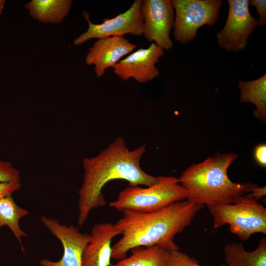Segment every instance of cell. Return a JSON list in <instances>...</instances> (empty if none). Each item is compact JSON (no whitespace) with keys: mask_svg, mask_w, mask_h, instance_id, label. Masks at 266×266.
I'll return each instance as SVG.
<instances>
[{"mask_svg":"<svg viewBox=\"0 0 266 266\" xmlns=\"http://www.w3.org/2000/svg\"><path fill=\"white\" fill-rule=\"evenodd\" d=\"M129 257L109 266H167L168 251L158 246L136 247Z\"/></svg>","mask_w":266,"mask_h":266,"instance_id":"obj_17","label":"cell"},{"mask_svg":"<svg viewBox=\"0 0 266 266\" xmlns=\"http://www.w3.org/2000/svg\"><path fill=\"white\" fill-rule=\"evenodd\" d=\"M21 186L20 182L0 183V198L11 196L12 193L20 189Z\"/></svg>","mask_w":266,"mask_h":266,"instance_id":"obj_22","label":"cell"},{"mask_svg":"<svg viewBox=\"0 0 266 266\" xmlns=\"http://www.w3.org/2000/svg\"><path fill=\"white\" fill-rule=\"evenodd\" d=\"M203 207L185 200L152 212L123 211V217L114 224L122 237L112 246L111 258L125 259L129 250L140 246L157 245L168 251L179 250L174 236L190 225Z\"/></svg>","mask_w":266,"mask_h":266,"instance_id":"obj_2","label":"cell"},{"mask_svg":"<svg viewBox=\"0 0 266 266\" xmlns=\"http://www.w3.org/2000/svg\"><path fill=\"white\" fill-rule=\"evenodd\" d=\"M175 11L173 36L182 44L194 40L198 29L213 27L218 21L221 0H172Z\"/></svg>","mask_w":266,"mask_h":266,"instance_id":"obj_6","label":"cell"},{"mask_svg":"<svg viewBox=\"0 0 266 266\" xmlns=\"http://www.w3.org/2000/svg\"><path fill=\"white\" fill-rule=\"evenodd\" d=\"M72 3L71 0H32L25 7L34 19L58 24L68 15Z\"/></svg>","mask_w":266,"mask_h":266,"instance_id":"obj_14","label":"cell"},{"mask_svg":"<svg viewBox=\"0 0 266 266\" xmlns=\"http://www.w3.org/2000/svg\"><path fill=\"white\" fill-rule=\"evenodd\" d=\"M254 157L260 165L262 166H266V145L265 144H259L255 147Z\"/></svg>","mask_w":266,"mask_h":266,"instance_id":"obj_23","label":"cell"},{"mask_svg":"<svg viewBox=\"0 0 266 266\" xmlns=\"http://www.w3.org/2000/svg\"><path fill=\"white\" fill-rule=\"evenodd\" d=\"M249 5L256 7L259 15L258 21L260 26H264L266 24V0H249Z\"/></svg>","mask_w":266,"mask_h":266,"instance_id":"obj_21","label":"cell"},{"mask_svg":"<svg viewBox=\"0 0 266 266\" xmlns=\"http://www.w3.org/2000/svg\"><path fill=\"white\" fill-rule=\"evenodd\" d=\"M136 46L124 36L98 39L89 49L85 58L88 66H94L97 77H101L109 67H113L124 56L131 53Z\"/></svg>","mask_w":266,"mask_h":266,"instance_id":"obj_12","label":"cell"},{"mask_svg":"<svg viewBox=\"0 0 266 266\" xmlns=\"http://www.w3.org/2000/svg\"><path fill=\"white\" fill-rule=\"evenodd\" d=\"M234 153H218L203 161L193 164L178 178L192 203L213 206L232 203L249 193L257 184L237 183L230 179L228 169L238 158Z\"/></svg>","mask_w":266,"mask_h":266,"instance_id":"obj_3","label":"cell"},{"mask_svg":"<svg viewBox=\"0 0 266 266\" xmlns=\"http://www.w3.org/2000/svg\"><path fill=\"white\" fill-rule=\"evenodd\" d=\"M213 226L218 229L228 224L232 233L243 241L255 233H266V209L246 195L237 197L232 203L208 206Z\"/></svg>","mask_w":266,"mask_h":266,"instance_id":"obj_5","label":"cell"},{"mask_svg":"<svg viewBox=\"0 0 266 266\" xmlns=\"http://www.w3.org/2000/svg\"><path fill=\"white\" fill-rule=\"evenodd\" d=\"M229 12L223 29L216 34L218 46L228 51L245 49L249 35L260 26L258 19L252 16L249 0H228Z\"/></svg>","mask_w":266,"mask_h":266,"instance_id":"obj_8","label":"cell"},{"mask_svg":"<svg viewBox=\"0 0 266 266\" xmlns=\"http://www.w3.org/2000/svg\"><path fill=\"white\" fill-rule=\"evenodd\" d=\"M29 212L26 209L19 206L14 201L11 196H7L0 198V229L6 226L11 230L23 249L22 238L28 237L19 225L20 220L28 215Z\"/></svg>","mask_w":266,"mask_h":266,"instance_id":"obj_18","label":"cell"},{"mask_svg":"<svg viewBox=\"0 0 266 266\" xmlns=\"http://www.w3.org/2000/svg\"><path fill=\"white\" fill-rule=\"evenodd\" d=\"M240 101L251 102L256 108L253 113L256 117L265 121L266 119V74L259 78L248 81L239 80Z\"/></svg>","mask_w":266,"mask_h":266,"instance_id":"obj_16","label":"cell"},{"mask_svg":"<svg viewBox=\"0 0 266 266\" xmlns=\"http://www.w3.org/2000/svg\"><path fill=\"white\" fill-rule=\"evenodd\" d=\"M143 17V35L164 50L173 47L170 37L174 21L171 0H144L141 5Z\"/></svg>","mask_w":266,"mask_h":266,"instance_id":"obj_9","label":"cell"},{"mask_svg":"<svg viewBox=\"0 0 266 266\" xmlns=\"http://www.w3.org/2000/svg\"><path fill=\"white\" fill-rule=\"evenodd\" d=\"M225 260L231 266H266V239L259 241L257 248L247 251L241 243L233 242L224 248Z\"/></svg>","mask_w":266,"mask_h":266,"instance_id":"obj_15","label":"cell"},{"mask_svg":"<svg viewBox=\"0 0 266 266\" xmlns=\"http://www.w3.org/2000/svg\"><path fill=\"white\" fill-rule=\"evenodd\" d=\"M5 3L4 0H0V16L1 14Z\"/></svg>","mask_w":266,"mask_h":266,"instance_id":"obj_25","label":"cell"},{"mask_svg":"<svg viewBox=\"0 0 266 266\" xmlns=\"http://www.w3.org/2000/svg\"><path fill=\"white\" fill-rule=\"evenodd\" d=\"M146 150V144L130 150L126 141L119 137L98 156L84 160L83 182L78 191L77 222L80 227L92 209L106 204L102 190L108 182L121 179L128 181L129 186L147 187L159 182L158 177L147 174L140 166V160Z\"/></svg>","mask_w":266,"mask_h":266,"instance_id":"obj_1","label":"cell"},{"mask_svg":"<svg viewBox=\"0 0 266 266\" xmlns=\"http://www.w3.org/2000/svg\"><path fill=\"white\" fill-rule=\"evenodd\" d=\"M118 234L113 224L102 223L92 228L91 240L82 254V266H109L112 254L111 240Z\"/></svg>","mask_w":266,"mask_h":266,"instance_id":"obj_13","label":"cell"},{"mask_svg":"<svg viewBox=\"0 0 266 266\" xmlns=\"http://www.w3.org/2000/svg\"><path fill=\"white\" fill-rule=\"evenodd\" d=\"M19 171L11 163L0 160V183L20 182Z\"/></svg>","mask_w":266,"mask_h":266,"instance_id":"obj_20","label":"cell"},{"mask_svg":"<svg viewBox=\"0 0 266 266\" xmlns=\"http://www.w3.org/2000/svg\"><path fill=\"white\" fill-rule=\"evenodd\" d=\"M142 1V0H135L127 10L112 18L104 19L101 24L92 23L90 20L89 14L83 12V15L88 24V29L74 39V45L79 46L93 38L124 36L126 34L143 35Z\"/></svg>","mask_w":266,"mask_h":266,"instance_id":"obj_7","label":"cell"},{"mask_svg":"<svg viewBox=\"0 0 266 266\" xmlns=\"http://www.w3.org/2000/svg\"><path fill=\"white\" fill-rule=\"evenodd\" d=\"M159 182L146 188L129 186L122 190L110 207L123 211L129 210L148 213L160 210L174 202L185 200L187 193L179 180L171 176H158Z\"/></svg>","mask_w":266,"mask_h":266,"instance_id":"obj_4","label":"cell"},{"mask_svg":"<svg viewBox=\"0 0 266 266\" xmlns=\"http://www.w3.org/2000/svg\"><path fill=\"white\" fill-rule=\"evenodd\" d=\"M167 266H203L199 264L198 261L186 253L179 250L168 251ZM219 266H231L221 265Z\"/></svg>","mask_w":266,"mask_h":266,"instance_id":"obj_19","label":"cell"},{"mask_svg":"<svg viewBox=\"0 0 266 266\" xmlns=\"http://www.w3.org/2000/svg\"><path fill=\"white\" fill-rule=\"evenodd\" d=\"M41 221L49 232L61 242L63 255L57 261L43 259L39 262L40 266H82L83 252L91 240V235L83 233L72 225H62L54 218L42 216Z\"/></svg>","mask_w":266,"mask_h":266,"instance_id":"obj_10","label":"cell"},{"mask_svg":"<svg viewBox=\"0 0 266 266\" xmlns=\"http://www.w3.org/2000/svg\"><path fill=\"white\" fill-rule=\"evenodd\" d=\"M266 187H259L258 185L250 189L249 194L246 195L251 197L257 201L262 197L266 196Z\"/></svg>","mask_w":266,"mask_h":266,"instance_id":"obj_24","label":"cell"},{"mask_svg":"<svg viewBox=\"0 0 266 266\" xmlns=\"http://www.w3.org/2000/svg\"><path fill=\"white\" fill-rule=\"evenodd\" d=\"M164 50L152 42L147 48H139L121 60L112 68L114 73L124 81L131 78L140 83L152 81L160 74L156 64Z\"/></svg>","mask_w":266,"mask_h":266,"instance_id":"obj_11","label":"cell"}]
</instances>
